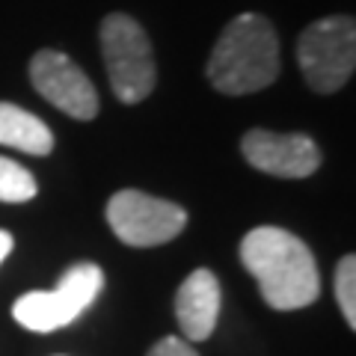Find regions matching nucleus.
<instances>
[{
  "label": "nucleus",
  "mask_w": 356,
  "mask_h": 356,
  "mask_svg": "<svg viewBox=\"0 0 356 356\" xmlns=\"http://www.w3.org/2000/svg\"><path fill=\"white\" fill-rule=\"evenodd\" d=\"M208 81L222 95H250L280 77V39L264 15L243 13L220 33L208 57Z\"/></svg>",
  "instance_id": "2"
},
{
  "label": "nucleus",
  "mask_w": 356,
  "mask_h": 356,
  "mask_svg": "<svg viewBox=\"0 0 356 356\" xmlns=\"http://www.w3.org/2000/svg\"><path fill=\"white\" fill-rule=\"evenodd\" d=\"M241 152L250 166L276 178H306L321 166V152L306 134H276L255 128L243 134Z\"/></svg>",
  "instance_id": "8"
},
{
  "label": "nucleus",
  "mask_w": 356,
  "mask_h": 356,
  "mask_svg": "<svg viewBox=\"0 0 356 356\" xmlns=\"http://www.w3.org/2000/svg\"><path fill=\"white\" fill-rule=\"evenodd\" d=\"M107 222L128 247H161L181 235L187 211L143 191H119L107 202Z\"/></svg>",
  "instance_id": "6"
},
{
  "label": "nucleus",
  "mask_w": 356,
  "mask_h": 356,
  "mask_svg": "<svg viewBox=\"0 0 356 356\" xmlns=\"http://www.w3.org/2000/svg\"><path fill=\"white\" fill-rule=\"evenodd\" d=\"M13 247H15L13 235H9V232H3V229H0V264H3V259H6L9 252H13Z\"/></svg>",
  "instance_id": "14"
},
{
  "label": "nucleus",
  "mask_w": 356,
  "mask_h": 356,
  "mask_svg": "<svg viewBox=\"0 0 356 356\" xmlns=\"http://www.w3.org/2000/svg\"><path fill=\"white\" fill-rule=\"evenodd\" d=\"M0 146H13L27 154H51L54 134L39 116L27 113L24 107L0 102Z\"/></svg>",
  "instance_id": "10"
},
{
  "label": "nucleus",
  "mask_w": 356,
  "mask_h": 356,
  "mask_svg": "<svg viewBox=\"0 0 356 356\" xmlns=\"http://www.w3.org/2000/svg\"><path fill=\"white\" fill-rule=\"evenodd\" d=\"M149 356H199V353L184 339L170 336V339H163V341L154 344V348L149 350Z\"/></svg>",
  "instance_id": "13"
},
{
  "label": "nucleus",
  "mask_w": 356,
  "mask_h": 356,
  "mask_svg": "<svg viewBox=\"0 0 356 356\" xmlns=\"http://www.w3.org/2000/svg\"><path fill=\"white\" fill-rule=\"evenodd\" d=\"M36 191V178L24 166L9 158H0V202H30Z\"/></svg>",
  "instance_id": "11"
},
{
  "label": "nucleus",
  "mask_w": 356,
  "mask_h": 356,
  "mask_svg": "<svg viewBox=\"0 0 356 356\" xmlns=\"http://www.w3.org/2000/svg\"><path fill=\"white\" fill-rule=\"evenodd\" d=\"M30 81L36 86V92L51 102L65 116L89 122L98 113V92L92 81L77 69L72 57H65L63 51L44 48L30 60Z\"/></svg>",
  "instance_id": "7"
},
{
  "label": "nucleus",
  "mask_w": 356,
  "mask_h": 356,
  "mask_svg": "<svg viewBox=\"0 0 356 356\" xmlns=\"http://www.w3.org/2000/svg\"><path fill=\"white\" fill-rule=\"evenodd\" d=\"M241 261L259 280L267 306L291 312L315 303L321 294L315 255L297 235L276 226L252 229L241 241Z\"/></svg>",
  "instance_id": "1"
},
{
  "label": "nucleus",
  "mask_w": 356,
  "mask_h": 356,
  "mask_svg": "<svg viewBox=\"0 0 356 356\" xmlns=\"http://www.w3.org/2000/svg\"><path fill=\"white\" fill-rule=\"evenodd\" d=\"M104 273L92 261H77L63 273L54 291H30L15 300L13 315L24 330L33 332H54L69 327L102 294Z\"/></svg>",
  "instance_id": "5"
},
{
  "label": "nucleus",
  "mask_w": 356,
  "mask_h": 356,
  "mask_svg": "<svg viewBox=\"0 0 356 356\" xmlns=\"http://www.w3.org/2000/svg\"><path fill=\"white\" fill-rule=\"evenodd\" d=\"M336 300L341 306V315L350 327H356V259L344 255L336 267Z\"/></svg>",
  "instance_id": "12"
},
{
  "label": "nucleus",
  "mask_w": 356,
  "mask_h": 356,
  "mask_svg": "<svg viewBox=\"0 0 356 356\" xmlns=\"http://www.w3.org/2000/svg\"><path fill=\"white\" fill-rule=\"evenodd\" d=\"M220 282L217 276L199 267L184 280L175 294V318L187 341H205L220 318Z\"/></svg>",
  "instance_id": "9"
},
{
  "label": "nucleus",
  "mask_w": 356,
  "mask_h": 356,
  "mask_svg": "<svg viewBox=\"0 0 356 356\" xmlns=\"http://www.w3.org/2000/svg\"><path fill=\"white\" fill-rule=\"evenodd\" d=\"M102 54L110 74V86L122 104H137L152 95L158 72H154L152 42L140 21L113 13L102 21Z\"/></svg>",
  "instance_id": "3"
},
{
  "label": "nucleus",
  "mask_w": 356,
  "mask_h": 356,
  "mask_svg": "<svg viewBox=\"0 0 356 356\" xmlns=\"http://www.w3.org/2000/svg\"><path fill=\"white\" fill-rule=\"evenodd\" d=\"M297 60L306 83L321 95L341 89L356 69V24L350 15H330L300 33Z\"/></svg>",
  "instance_id": "4"
}]
</instances>
